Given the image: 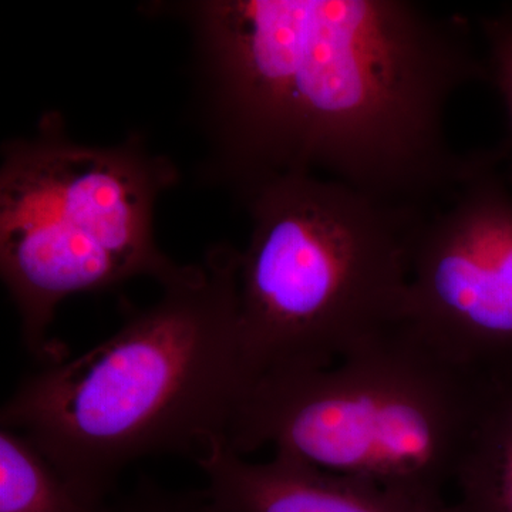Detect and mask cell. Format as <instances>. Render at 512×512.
Returning <instances> with one entry per match:
<instances>
[{"instance_id": "cell-1", "label": "cell", "mask_w": 512, "mask_h": 512, "mask_svg": "<svg viewBox=\"0 0 512 512\" xmlns=\"http://www.w3.org/2000/svg\"><path fill=\"white\" fill-rule=\"evenodd\" d=\"M192 37L204 177L244 201L318 175L427 211L500 153L461 154L451 97L487 79L467 19L409 0L151 3Z\"/></svg>"}, {"instance_id": "cell-2", "label": "cell", "mask_w": 512, "mask_h": 512, "mask_svg": "<svg viewBox=\"0 0 512 512\" xmlns=\"http://www.w3.org/2000/svg\"><path fill=\"white\" fill-rule=\"evenodd\" d=\"M239 251L212 248L160 301L73 360L28 377L2 427L32 441L74 490L106 505L138 458L228 441L251 377L238 322Z\"/></svg>"}, {"instance_id": "cell-3", "label": "cell", "mask_w": 512, "mask_h": 512, "mask_svg": "<svg viewBox=\"0 0 512 512\" xmlns=\"http://www.w3.org/2000/svg\"><path fill=\"white\" fill-rule=\"evenodd\" d=\"M238 322L251 384L325 369L403 325L414 235L427 211L288 175L244 201Z\"/></svg>"}, {"instance_id": "cell-4", "label": "cell", "mask_w": 512, "mask_h": 512, "mask_svg": "<svg viewBox=\"0 0 512 512\" xmlns=\"http://www.w3.org/2000/svg\"><path fill=\"white\" fill-rule=\"evenodd\" d=\"M487 383L400 326L325 369L255 380L227 443L239 456L271 446L329 473L446 500Z\"/></svg>"}, {"instance_id": "cell-5", "label": "cell", "mask_w": 512, "mask_h": 512, "mask_svg": "<svg viewBox=\"0 0 512 512\" xmlns=\"http://www.w3.org/2000/svg\"><path fill=\"white\" fill-rule=\"evenodd\" d=\"M177 168L141 138L87 146L49 113L35 134L3 146L0 168V272L29 352L62 362L49 339L57 306L148 276L170 284L185 266L160 251L154 212Z\"/></svg>"}, {"instance_id": "cell-6", "label": "cell", "mask_w": 512, "mask_h": 512, "mask_svg": "<svg viewBox=\"0 0 512 512\" xmlns=\"http://www.w3.org/2000/svg\"><path fill=\"white\" fill-rule=\"evenodd\" d=\"M498 163L421 222L402 325L448 362L484 376L491 353L512 342V188Z\"/></svg>"}, {"instance_id": "cell-7", "label": "cell", "mask_w": 512, "mask_h": 512, "mask_svg": "<svg viewBox=\"0 0 512 512\" xmlns=\"http://www.w3.org/2000/svg\"><path fill=\"white\" fill-rule=\"evenodd\" d=\"M205 512H458L456 504L339 476L274 454L249 463L227 441L198 457Z\"/></svg>"}, {"instance_id": "cell-8", "label": "cell", "mask_w": 512, "mask_h": 512, "mask_svg": "<svg viewBox=\"0 0 512 512\" xmlns=\"http://www.w3.org/2000/svg\"><path fill=\"white\" fill-rule=\"evenodd\" d=\"M0 512H116L90 503L29 439L2 427Z\"/></svg>"}, {"instance_id": "cell-9", "label": "cell", "mask_w": 512, "mask_h": 512, "mask_svg": "<svg viewBox=\"0 0 512 512\" xmlns=\"http://www.w3.org/2000/svg\"><path fill=\"white\" fill-rule=\"evenodd\" d=\"M116 512H205L198 493H165L154 485H141L136 494L120 505Z\"/></svg>"}, {"instance_id": "cell-10", "label": "cell", "mask_w": 512, "mask_h": 512, "mask_svg": "<svg viewBox=\"0 0 512 512\" xmlns=\"http://www.w3.org/2000/svg\"><path fill=\"white\" fill-rule=\"evenodd\" d=\"M493 84L500 93L507 110L508 121L511 130V154H512V35L505 40L501 49L495 56L493 66ZM512 184V171L510 177Z\"/></svg>"}]
</instances>
